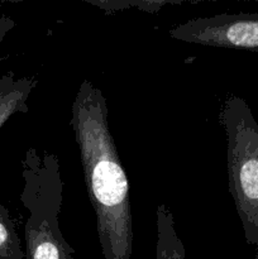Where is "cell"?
I'll use <instances>...</instances> for the list:
<instances>
[{"label":"cell","mask_w":258,"mask_h":259,"mask_svg":"<svg viewBox=\"0 0 258 259\" xmlns=\"http://www.w3.org/2000/svg\"><path fill=\"white\" fill-rule=\"evenodd\" d=\"M34 77H15L13 71L0 77V131L14 114L28 113V99L37 86Z\"/></svg>","instance_id":"5"},{"label":"cell","mask_w":258,"mask_h":259,"mask_svg":"<svg viewBox=\"0 0 258 259\" xmlns=\"http://www.w3.org/2000/svg\"><path fill=\"white\" fill-rule=\"evenodd\" d=\"M70 125L80 152L89 199L96 214L104 259H131L133 253L129 181L109 128L103 91L83 80L71 108Z\"/></svg>","instance_id":"1"},{"label":"cell","mask_w":258,"mask_h":259,"mask_svg":"<svg viewBox=\"0 0 258 259\" xmlns=\"http://www.w3.org/2000/svg\"><path fill=\"white\" fill-rule=\"evenodd\" d=\"M219 121L227 134L229 192L245 242L258 254V123L244 99L234 95L223 103Z\"/></svg>","instance_id":"3"},{"label":"cell","mask_w":258,"mask_h":259,"mask_svg":"<svg viewBox=\"0 0 258 259\" xmlns=\"http://www.w3.org/2000/svg\"><path fill=\"white\" fill-rule=\"evenodd\" d=\"M0 5H2V2H0ZM15 27V20L13 18L7 17V15H3L0 17V43L4 40L5 35ZM4 60L3 57H0V61Z\"/></svg>","instance_id":"9"},{"label":"cell","mask_w":258,"mask_h":259,"mask_svg":"<svg viewBox=\"0 0 258 259\" xmlns=\"http://www.w3.org/2000/svg\"><path fill=\"white\" fill-rule=\"evenodd\" d=\"M20 239L9 210L0 202V259H24Z\"/></svg>","instance_id":"7"},{"label":"cell","mask_w":258,"mask_h":259,"mask_svg":"<svg viewBox=\"0 0 258 259\" xmlns=\"http://www.w3.org/2000/svg\"><path fill=\"white\" fill-rule=\"evenodd\" d=\"M86 3L95 7L100 8L101 10L106 13L118 12V10H125L128 8H137L139 10L148 13H157L161 10L162 7L166 5L179 4V2H166V0H159V2H116V0H109V2H94V0H86Z\"/></svg>","instance_id":"8"},{"label":"cell","mask_w":258,"mask_h":259,"mask_svg":"<svg viewBox=\"0 0 258 259\" xmlns=\"http://www.w3.org/2000/svg\"><path fill=\"white\" fill-rule=\"evenodd\" d=\"M156 259H186L185 248L175 229L174 215L164 204L157 206Z\"/></svg>","instance_id":"6"},{"label":"cell","mask_w":258,"mask_h":259,"mask_svg":"<svg viewBox=\"0 0 258 259\" xmlns=\"http://www.w3.org/2000/svg\"><path fill=\"white\" fill-rule=\"evenodd\" d=\"M22 177L20 202L29 212L24 227L25 258L73 259L75 250L63 238L58 222L63 192L58 157L51 152L40 156L29 147L22 161Z\"/></svg>","instance_id":"2"},{"label":"cell","mask_w":258,"mask_h":259,"mask_svg":"<svg viewBox=\"0 0 258 259\" xmlns=\"http://www.w3.org/2000/svg\"><path fill=\"white\" fill-rule=\"evenodd\" d=\"M169 37L207 47L258 52V14L195 18L172 28Z\"/></svg>","instance_id":"4"}]
</instances>
